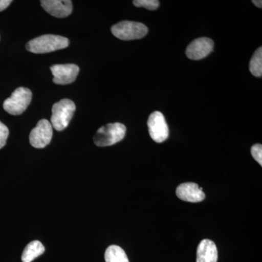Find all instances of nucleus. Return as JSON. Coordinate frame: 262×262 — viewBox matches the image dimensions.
<instances>
[{"label":"nucleus","mask_w":262,"mask_h":262,"mask_svg":"<svg viewBox=\"0 0 262 262\" xmlns=\"http://www.w3.org/2000/svg\"><path fill=\"white\" fill-rule=\"evenodd\" d=\"M70 41L67 38L54 34H45L34 38L26 46L27 51L33 53H47L64 49L68 47Z\"/></svg>","instance_id":"nucleus-1"},{"label":"nucleus","mask_w":262,"mask_h":262,"mask_svg":"<svg viewBox=\"0 0 262 262\" xmlns=\"http://www.w3.org/2000/svg\"><path fill=\"white\" fill-rule=\"evenodd\" d=\"M126 127L120 122L110 123L100 127L94 137L96 146L100 147L114 145L125 137Z\"/></svg>","instance_id":"nucleus-2"},{"label":"nucleus","mask_w":262,"mask_h":262,"mask_svg":"<svg viewBox=\"0 0 262 262\" xmlns=\"http://www.w3.org/2000/svg\"><path fill=\"white\" fill-rule=\"evenodd\" d=\"M75 110V103L67 98L54 103L52 108V126L58 131L64 130L70 124Z\"/></svg>","instance_id":"nucleus-3"},{"label":"nucleus","mask_w":262,"mask_h":262,"mask_svg":"<svg viewBox=\"0 0 262 262\" xmlns=\"http://www.w3.org/2000/svg\"><path fill=\"white\" fill-rule=\"evenodd\" d=\"M32 98V93L30 90L24 87L18 88L10 98L5 100L3 108L10 115H21L28 108Z\"/></svg>","instance_id":"nucleus-4"},{"label":"nucleus","mask_w":262,"mask_h":262,"mask_svg":"<svg viewBox=\"0 0 262 262\" xmlns=\"http://www.w3.org/2000/svg\"><path fill=\"white\" fill-rule=\"evenodd\" d=\"M112 33L122 40H134L145 37L148 28L142 23L123 20L115 24L111 29Z\"/></svg>","instance_id":"nucleus-5"},{"label":"nucleus","mask_w":262,"mask_h":262,"mask_svg":"<svg viewBox=\"0 0 262 262\" xmlns=\"http://www.w3.org/2000/svg\"><path fill=\"white\" fill-rule=\"evenodd\" d=\"M53 137V126L46 119L39 120L31 131L29 141L31 145L37 149H42L51 143Z\"/></svg>","instance_id":"nucleus-6"},{"label":"nucleus","mask_w":262,"mask_h":262,"mask_svg":"<svg viewBox=\"0 0 262 262\" xmlns=\"http://www.w3.org/2000/svg\"><path fill=\"white\" fill-rule=\"evenodd\" d=\"M147 125L149 135L153 141L160 144L167 140L169 130L163 114L160 112H154L151 113L148 119Z\"/></svg>","instance_id":"nucleus-7"},{"label":"nucleus","mask_w":262,"mask_h":262,"mask_svg":"<svg viewBox=\"0 0 262 262\" xmlns=\"http://www.w3.org/2000/svg\"><path fill=\"white\" fill-rule=\"evenodd\" d=\"M53 75V81L57 84H69L75 82L80 68L73 63L57 64L51 67Z\"/></svg>","instance_id":"nucleus-8"},{"label":"nucleus","mask_w":262,"mask_h":262,"mask_svg":"<svg viewBox=\"0 0 262 262\" xmlns=\"http://www.w3.org/2000/svg\"><path fill=\"white\" fill-rule=\"evenodd\" d=\"M213 46L214 43L210 38H198L188 46L186 55L189 59L198 61L208 56L213 51Z\"/></svg>","instance_id":"nucleus-9"},{"label":"nucleus","mask_w":262,"mask_h":262,"mask_svg":"<svg viewBox=\"0 0 262 262\" xmlns=\"http://www.w3.org/2000/svg\"><path fill=\"white\" fill-rule=\"evenodd\" d=\"M177 195L179 199L190 203H199L206 198L203 188L195 183H184L177 189Z\"/></svg>","instance_id":"nucleus-10"},{"label":"nucleus","mask_w":262,"mask_h":262,"mask_svg":"<svg viewBox=\"0 0 262 262\" xmlns=\"http://www.w3.org/2000/svg\"><path fill=\"white\" fill-rule=\"evenodd\" d=\"M41 5L43 9L56 18H65L72 12V3L70 0H42Z\"/></svg>","instance_id":"nucleus-11"},{"label":"nucleus","mask_w":262,"mask_h":262,"mask_svg":"<svg viewBox=\"0 0 262 262\" xmlns=\"http://www.w3.org/2000/svg\"><path fill=\"white\" fill-rule=\"evenodd\" d=\"M218 251L214 242L204 239L200 243L196 250V262H217Z\"/></svg>","instance_id":"nucleus-12"},{"label":"nucleus","mask_w":262,"mask_h":262,"mask_svg":"<svg viewBox=\"0 0 262 262\" xmlns=\"http://www.w3.org/2000/svg\"><path fill=\"white\" fill-rule=\"evenodd\" d=\"M45 246L42 243L38 241H32L29 243L26 248H24V252L22 253L21 260L23 262H32L36 258L45 252Z\"/></svg>","instance_id":"nucleus-13"},{"label":"nucleus","mask_w":262,"mask_h":262,"mask_svg":"<svg viewBox=\"0 0 262 262\" xmlns=\"http://www.w3.org/2000/svg\"><path fill=\"white\" fill-rule=\"evenodd\" d=\"M105 261L106 262H129L126 253L120 246H110L106 248L105 252Z\"/></svg>","instance_id":"nucleus-14"},{"label":"nucleus","mask_w":262,"mask_h":262,"mask_svg":"<svg viewBox=\"0 0 262 262\" xmlns=\"http://www.w3.org/2000/svg\"><path fill=\"white\" fill-rule=\"evenodd\" d=\"M249 70L251 73L256 77L262 75V48H258L253 55L250 61Z\"/></svg>","instance_id":"nucleus-15"},{"label":"nucleus","mask_w":262,"mask_h":262,"mask_svg":"<svg viewBox=\"0 0 262 262\" xmlns=\"http://www.w3.org/2000/svg\"><path fill=\"white\" fill-rule=\"evenodd\" d=\"M133 3L138 8H144L150 10H157L160 6V2L158 0H134Z\"/></svg>","instance_id":"nucleus-16"},{"label":"nucleus","mask_w":262,"mask_h":262,"mask_svg":"<svg viewBox=\"0 0 262 262\" xmlns=\"http://www.w3.org/2000/svg\"><path fill=\"white\" fill-rule=\"evenodd\" d=\"M8 136H9V130L8 127L0 122V149L4 147L8 140Z\"/></svg>","instance_id":"nucleus-17"},{"label":"nucleus","mask_w":262,"mask_h":262,"mask_svg":"<svg viewBox=\"0 0 262 262\" xmlns=\"http://www.w3.org/2000/svg\"><path fill=\"white\" fill-rule=\"evenodd\" d=\"M251 155L260 165H262V145L261 144H257L253 145L251 149Z\"/></svg>","instance_id":"nucleus-18"},{"label":"nucleus","mask_w":262,"mask_h":262,"mask_svg":"<svg viewBox=\"0 0 262 262\" xmlns=\"http://www.w3.org/2000/svg\"><path fill=\"white\" fill-rule=\"evenodd\" d=\"M11 3V0H0V12L6 9Z\"/></svg>","instance_id":"nucleus-19"},{"label":"nucleus","mask_w":262,"mask_h":262,"mask_svg":"<svg viewBox=\"0 0 262 262\" xmlns=\"http://www.w3.org/2000/svg\"><path fill=\"white\" fill-rule=\"evenodd\" d=\"M252 3L258 8H262V1L261 0H253Z\"/></svg>","instance_id":"nucleus-20"}]
</instances>
